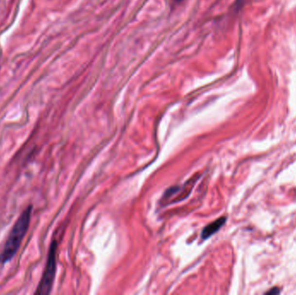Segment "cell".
I'll return each mask as SVG.
<instances>
[{
  "instance_id": "obj_1",
  "label": "cell",
  "mask_w": 296,
  "mask_h": 295,
  "mask_svg": "<svg viewBox=\"0 0 296 295\" xmlns=\"http://www.w3.org/2000/svg\"><path fill=\"white\" fill-rule=\"evenodd\" d=\"M32 209V205L27 206L12 226L8 237L4 243V248L2 251L0 252V264L4 265L8 263L9 261L16 256L17 252L19 249L22 241L30 227Z\"/></svg>"
},
{
  "instance_id": "obj_2",
  "label": "cell",
  "mask_w": 296,
  "mask_h": 295,
  "mask_svg": "<svg viewBox=\"0 0 296 295\" xmlns=\"http://www.w3.org/2000/svg\"><path fill=\"white\" fill-rule=\"evenodd\" d=\"M56 252H57V242L53 240L48 253L47 261L43 273V276L40 279L39 283L36 287L34 295H47L51 294L55 280V271H56Z\"/></svg>"
},
{
  "instance_id": "obj_3",
  "label": "cell",
  "mask_w": 296,
  "mask_h": 295,
  "mask_svg": "<svg viewBox=\"0 0 296 295\" xmlns=\"http://www.w3.org/2000/svg\"><path fill=\"white\" fill-rule=\"evenodd\" d=\"M226 220H227L226 217H219L217 220L207 225L202 231V239L206 240L207 238H209V236H213L214 234L217 232L222 228V226L225 225Z\"/></svg>"
},
{
  "instance_id": "obj_4",
  "label": "cell",
  "mask_w": 296,
  "mask_h": 295,
  "mask_svg": "<svg viewBox=\"0 0 296 295\" xmlns=\"http://www.w3.org/2000/svg\"><path fill=\"white\" fill-rule=\"evenodd\" d=\"M279 293H280V290H279V288H278V287H274L272 290L267 292V294H269V295H273V294H279Z\"/></svg>"
},
{
  "instance_id": "obj_5",
  "label": "cell",
  "mask_w": 296,
  "mask_h": 295,
  "mask_svg": "<svg viewBox=\"0 0 296 295\" xmlns=\"http://www.w3.org/2000/svg\"><path fill=\"white\" fill-rule=\"evenodd\" d=\"M175 1H176V2H178V3H179V2H181L182 0H175Z\"/></svg>"
}]
</instances>
